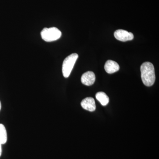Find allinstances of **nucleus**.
<instances>
[{
	"label": "nucleus",
	"instance_id": "obj_11",
	"mask_svg": "<svg viewBox=\"0 0 159 159\" xmlns=\"http://www.w3.org/2000/svg\"><path fill=\"white\" fill-rule=\"evenodd\" d=\"M1 107H2V105H1V101H0V111H1Z\"/></svg>",
	"mask_w": 159,
	"mask_h": 159
},
{
	"label": "nucleus",
	"instance_id": "obj_9",
	"mask_svg": "<svg viewBox=\"0 0 159 159\" xmlns=\"http://www.w3.org/2000/svg\"><path fill=\"white\" fill-rule=\"evenodd\" d=\"M7 141V134L6 127L2 124H0V143L3 145Z\"/></svg>",
	"mask_w": 159,
	"mask_h": 159
},
{
	"label": "nucleus",
	"instance_id": "obj_3",
	"mask_svg": "<svg viewBox=\"0 0 159 159\" xmlns=\"http://www.w3.org/2000/svg\"><path fill=\"white\" fill-rule=\"evenodd\" d=\"M78 57V54L73 53L64 59L62 67V74L64 77L67 78L70 76Z\"/></svg>",
	"mask_w": 159,
	"mask_h": 159
},
{
	"label": "nucleus",
	"instance_id": "obj_2",
	"mask_svg": "<svg viewBox=\"0 0 159 159\" xmlns=\"http://www.w3.org/2000/svg\"><path fill=\"white\" fill-rule=\"evenodd\" d=\"M41 36L45 41L50 42L59 39L61 37V32L55 27L45 28L41 32Z\"/></svg>",
	"mask_w": 159,
	"mask_h": 159
},
{
	"label": "nucleus",
	"instance_id": "obj_5",
	"mask_svg": "<svg viewBox=\"0 0 159 159\" xmlns=\"http://www.w3.org/2000/svg\"><path fill=\"white\" fill-rule=\"evenodd\" d=\"M96 80V76L92 71H88L84 73L81 77V81L83 84L87 86L93 85Z\"/></svg>",
	"mask_w": 159,
	"mask_h": 159
},
{
	"label": "nucleus",
	"instance_id": "obj_4",
	"mask_svg": "<svg viewBox=\"0 0 159 159\" xmlns=\"http://www.w3.org/2000/svg\"><path fill=\"white\" fill-rule=\"evenodd\" d=\"M114 36L118 40L122 42L132 40L134 38L132 33L122 29H119L115 31Z\"/></svg>",
	"mask_w": 159,
	"mask_h": 159
},
{
	"label": "nucleus",
	"instance_id": "obj_7",
	"mask_svg": "<svg viewBox=\"0 0 159 159\" xmlns=\"http://www.w3.org/2000/svg\"><path fill=\"white\" fill-rule=\"evenodd\" d=\"M119 66L116 61L109 60L106 62L104 69L107 73L109 74H113L119 70Z\"/></svg>",
	"mask_w": 159,
	"mask_h": 159
},
{
	"label": "nucleus",
	"instance_id": "obj_8",
	"mask_svg": "<svg viewBox=\"0 0 159 159\" xmlns=\"http://www.w3.org/2000/svg\"><path fill=\"white\" fill-rule=\"evenodd\" d=\"M96 99L100 102L101 105L103 106L107 105L109 101V98L104 92H98L96 94Z\"/></svg>",
	"mask_w": 159,
	"mask_h": 159
},
{
	"label": "nucleus",
	"instance_id": "obj_6",
	"mask_svg": "<svg viewBox=\"0 0 159 159\" xmlns=\"http://www.w3.org/2000/svg\"><path fill=\"white\" fill-rule=\"evenodd\" d=\"M82 108L89 111H94L96 110V105L95 100L92 97H87L81 101Z\"/></svg>",
	"mask_w": 159,
	"mask_h": 159
},
{
	"label": "nucleus",
	"instance_id": "obj_10",
	"mask_svg": "<svg viewBox=\"0 0 159 159\" xmlns=\"http://www.w3.org/2000/svg\"><path fill=\"white\" fill-rule=\"evenodd\" d=\"M2 144L0 143V157L2 155Z\"/></svg>",
	"mask_w": 159,
	"mask_h": 159
},
{
	"label": "nucleus",
	"instance_id": "obj_1",
	"mask_svg": "<svg viewBox=\"0 0 159 159\" xmlns=\"http://www.w3.org/2000/svg\"><path fill=\"white\" fill-rule=\"evenodd\" d=\"M141 78L146 86H152L155 81L156 76L153 64L150 62L143 63L141 66Z\"/></svg>",
	"mask_w": 159,
	"mask_h": 159
}]
</instances>
